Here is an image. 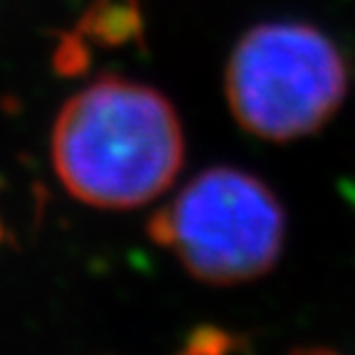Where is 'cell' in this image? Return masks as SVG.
Listing matches in <instances>:
<instances>
[{
    "label": "cell",
    "mask_w": 355,
    "mask_h": 355,
    "mask_svg": "<svg viewBox=\"0 0 355 355\" xmlns=\"http://www.w3.org/2000/svg\"><path fill=\"white\" fill-rule=\"evenodd\" d=\"M232 116L264 141L323 128L348 92V67L326 33L306 22H261L244 33L225 72Z\"/></svg>",
    "instance_id": "cell-2"
},
{
    "label": "cell",
    "mask_w": 355,
    "mask_h": 355,
    "mask_svg": "<svg viewBox=\"0 0 355 355\" xmlns=\"http://www.w3.org/2000/svg\"><path fill=\"white\" fill-rule=\"evenodd\" d=\"M79 35L104 44H123L139 37L141 15L136 0H96L79 20Z\"/></svg>",
    "instance_id": "cell-4"
},
{
    "label": "cell",
    "mask_w": 355,
    "mask_h": 355,
    "mask_svg": "<svg viewBox=\"0 0 355 355\" xmlns=\"http://www.w3.org/2000/svg\"><path fill=\"white\" fill-rule=\"evenodd\" d=\"M89 64V50L87 44H84V35H64L57 44V52H55V67L57 72L62 74H82Z\"/></svg>",
    "instance_id": "cell-5"
},
{
    "label": "cell",
    "mask_w": 355,
    "mask_h": 355,
    "mask_svg": "<svg viewBox=\"0 0 355 355\" xmlns=\"http://www.w3.org/2000/svg\"><path fill=\"white\" fill-rule=\"evenodd\" d=\"M148 230L195 279L234 286L277 266L286 242V212L261 178L215 166L195 175Z\"/></svg>",
    "instance_id": "cell-3"
},
{
    "label": "cell",
    "mask_w": 355,
    "mask_h": 355,
    "mask_svg": "<svg viewBox=\"0 0 355 355\" xmlns=\"http://www.w3.org/2000/svg\"><path fill=\"white\" fill-rule=\"evenodd\" d=\"M183 128L171 101L126 79H101L67 101L52 131V163L82 202L128 210L173 185Z\"/></svg>",
    "instance_id": "cell-1"
},
{
    "label": "cell",
    "mask_w": 355,
    "mask_h": 355,
    "mask_svg": "<svg viewBox=\"0 0 355 355\" xmlns=\"http://www.w3.org/2000/svg\"><path fill=\"white\" fill-rule=\"evenodd\" d=\"M294 355H340V353H333V350H323V348H304V350H296Z\"/></svg>",
    "instance_id": "cell-6"
}]
</instances>
